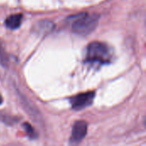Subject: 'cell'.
I'll use <instances>...</instances> for the list:
<instances>
[{"instance_id": "cell-1", "label": "cell", "mask_w": 146, "mask_h": 146, "mask_svg": "<svg viewBox=\"0 0 146 146\" xmlns=\"http://www.w3.org/2000/svg\"><path fill=\"white\" fill-rule=\"evenodd\" d=\"M112 61L111 50L104 43L92 42L87 47L86 62L90 63L108 64Z\"/></svg>"}, {"instance_id": "cell-2", "label": "cell", "mask_w": 146, "mask_h": 146, "mask_svg": "<svg viewBox=\"0 0 146 146\" xmlns=\"http://www.w3.org/2000/svg\"><path fill=\"white\" fill-rule=\"evenodd\" d=\"M98 20L99 15L97 14H80L75 17L72 24V31L79 35H87L97 27Z\"/></svg>"}, {"instance_id": "cell-3", "label": "cell", "mask_w": 146, "mask_h": 146, "mask_svg": "<svg viewBox=\"0 0 146 146\" xmlns=\"http://www.w3.org/2000/svg\"><path fill=\"white\" fill-rule=\"evenodd\" d=\"M94 97L95 93L93 92L80 93L70 98V104L74 110H82L92 104Z\"/></svg>"}, {"instance_id": "cell-4", "label": "cell", "mask_w": 146, "mask_h": 146, "mask_svg": "<svg viewBox=\"0 0 146 146\" xmlns=\"http://www.w3.org/2000/svg\"><path fill=\"white\" fill-rule=\"evenodd\" d=\"M87 124L84 121H78L74 123L70 140L72 143H80L86 135Z\"/></svg>"}, {"instance_id": "cell-5", "label": "cell", "mask_w": 146, "mask_h": 146, "mask_svg": "<svg viewBox=\"0 0 146 146\" xmlns=\"http://www.w3.org/2000/svg\"><path fill=\"white\" fill-rule=\"evenodd\" d=\"M23 15L21 14H14L7 17L5 20V25L9 29H17L21 25Z\"/></svg>"}, {"instance_id": "cell-6", "label": "cell", "mask_w": 146, "mask_h": 146, "mask_svg": "<svg viewBox=\"0 0 146 146\" xmlns=\"http://www.w3.org/2000/svg\"><path fill=\"white\" fill-rule=\"evenodd\" d=\"M9 56L3 47L2 44L0 43V65L3 67H8L9 65Z\"/></svg>"}, {"instance_id": "cell-7", "label": "cell", "mask_w": 146, "mask_h": 146, "mask_svg": "<svg viewBox=\"0 0 146 146\" xmlns=\"http://www.w3.org/2000/svg\"><path fill=\"white\" fill-rule=\"evenodd\" d=\"M24 128L27 133V135L30 137V138H35L36 137V133L34 132V129L31 127V125H29L28 123H25L24 124Z\"/></svg>"}, {"instance_id": "cell-8", "label": "cell", "mask_w": 146, "mask_h": 146, "mask_svg": "<svg viewBox=\"0 0 146 146\" xmlns=\"http://www.w3.org/2000/svg\"><path fill=\"white\" fill-rule=\"evenodd\" d=\"M3 103V98H2V96L0 95V104Z\"/></svg>"}]
</instances>
